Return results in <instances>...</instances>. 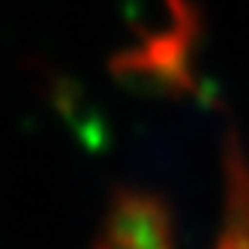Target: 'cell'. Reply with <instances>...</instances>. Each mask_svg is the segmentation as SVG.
<instances>
[{
	"instance_id": "obj_1",
	"label": "cell",
	"mask_w": 249,
	"mask_h": 249,
	"mask_svg": "<svg viewBox=\"0 0 249 249\" xmlns=\"http://www.w3.org/2000/svg\"><path fill=\"white\" fill-rule=\"evenodd\" d=\"M102 249H174L165 210L147 195H120L108 213Z\"/></svg>"
}]
</instances>
